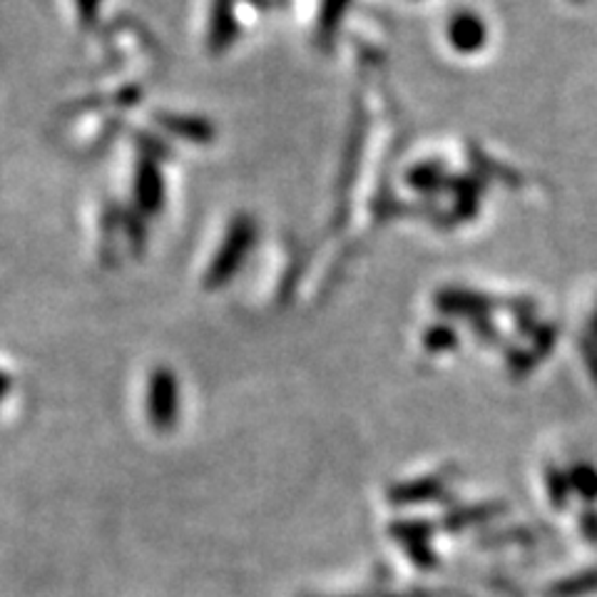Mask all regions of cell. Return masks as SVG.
Wrapping results in <instances>:
<instances>
[{
    "mask_svg": "<svg viewBox=\"0 0 597 597\" xmlns=\"http://www.w3.org/2000/svg\"><path fill=\"white\" fill-rule=\"evenodd\" d=\"M255 237H257V224L251 217L242 215L232 222V226L224 234L222 247L217 249L212 264L207 267L205 289L209 291L222 289L224 284L232 282V276L239 272L244 259H247L251 244H255Z\"/></svg>",
    "mask_w": 597,
    "mask_h": 597,
    "instance_id": "obj_1",
    "label": "cell"
},
{
    "mask_svg": "<svg viewBox=\"0 0 597 597\" xmlns=\"http://www.w3.org/2000/svg\"><path fill=\"white\" fill-rule=\"evenodd\" d=\"M180 411V386L172 368L157 366L150 374L147 384V416L157 431H170L178 424Z\"/></svg>",
    "mask_w": 597,
    "mask_h": 597,
    "instance_id": "obj_2",
    "label": "cell"
},
{
    "mask_svg": "<svg viewBox=\"0 0 597 597\" xmlns=\"http://www.w3.org/2000/svg\"><path fill=\"white\" fill-rule=\"evenodd\" d=\"M132 202L134 209L145 217H155L165 209V178L159 163L138 157L132 170Z\"/></svg>",
    "mask_w": 597,
    "mask_h": 597,
    "instance_id": "obj_3",
    "label": "cell"
},
{
    "mask_svg": "<svg viewBox=\"0 0 597 597\" xmlns=\"http://www.w3.org/2000/svg\"><path fill=\"white\" fill-rule=\"evenodd\" d=\"M157 128H163L172 138H180L192 145H209L215 138V128L205 117L180 115V113H155Z\"/></svg>",
    "mask_w": 597,
    "mask_h": 597,
    "instance_id": "obj_4",
    "label": "cell"
},
{
    "mask_svg": "<svg viewBox=\"0 0 597 597\" xmlns=\"http://www.w3.org/2000/svg\"><path fill=\"white\" fill-rule=\"evenodd\" d=\"M449 40L458 53H466V55L483 50L488 40V28L481 15L468 13V11L453 15L449 25Z\"/></svg>",
    "mask_w": 597,
    "mask_h": 597,
    "instance_id": "obj_5",
    "label": "cell"
},
{
    "mask_svg": "<svg viewBox=\"0 0 597 597\" xmlns=\"http://www.w3.org/2000/svg\"><path fill=\"white\" fill-rule=\"evenodd\" d=\"M436 307L449 316H466L468 322H476V319H485L488 311L493 309V301L476 291L449 289L436 297Z\"/></svg>",
    "mask_w": 597,
    "mask_h": 597,
    "instance_id": "obj_6",
    "label": "cell"
},
{
    "mask_svg": "<svg viewBox=\"0 0 597 597\" xmlns=\"http://www.w3.org/2000/svg\"><path fill=\"white\" fill-rule=\"evenodd\" d=\"M237 36V21H234V0H215L209 13V48L212 53H222L232 46Z\"/></svg>",
    "mask_w": 597,
    "mask_h": 597,
    "instance_id": "obj_7",
    "label": "cell"
},
{
    "mask_svg": "<svg viewBox=\"0 0 597 597\" xmlns=\"http://www.w3.org/2000/svg\"><path fill=\"white\" fill-rule=\"evenodd\" d=\"M408 182L418 190H433L443 182V167L441 165H420L416 170L408 172Z\"/></svg>",
    "mask_w": 597,
    "mask_h": 597,
    "instance_id": "obj_8",
    "label": "cell"
},
{
    "mask_svg": "<svg viewBox=\"0 0 597 597\" xmlns=\"http://www.w3.org/2000/svg\"><path fill=\"white\" fill-rule=\"evenodd\" d=\"M75 15L82 28H92L100 21V11H103V0H73Z\"/></svg>",
    "mask_w": 597,
    "mask_h": 597,
    "instance_id": "obj_9",
    "label": "cell"
},
{
    "mask_svg": "<svg viewBox=\"0 0 597 597\" xmlns=\"http://www.w3.org/2000/svg\"><path fill=\"white\" fill-rule=\"evenodd\" d=\"M349 0H326L324 11H322V30L324 36H332V30H336V25L341 23V15L347 11Z\"/></svg>",
    "mask_w": 597,
    "mask_h": 597,
    "instance_id": "obj_10",
    "label": "cell"
},
{
    "mask_svg": "<svg viewBox=\"0 0 597 597\" xmlns=\"http://www.w3.org/2000/svg\"><path fill=\"white\" fill-rule=\"evenodd\" d=\"M426 347L431 351L453 349L456 347V334H453L449 326H433V329L426 334Z\"/></svg>",
    "mask_w": 597,
    "mask_h": 597,
    "instance_id": "obj_11",
    "label": "cell"
},
{
    "mask_svg": "<svg viewBox=\"0 0 597 597\" xmlns=\"http://www.w3.org/2000/svg\"><path fill=\"white\" fill-rule=\"evenodd\" d=\"M11 386H13V381H11V376H8V374L3 372V368H0V401H3V399H5V393H8V391H11Z\"/></svg>",
    "mask_w": 597,
    "mask_h": 597,
    "instance_id": "obj_12",
    "label": "cell"
}]
</instances>
